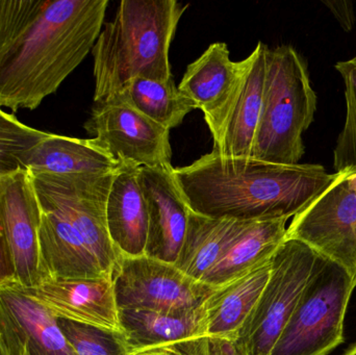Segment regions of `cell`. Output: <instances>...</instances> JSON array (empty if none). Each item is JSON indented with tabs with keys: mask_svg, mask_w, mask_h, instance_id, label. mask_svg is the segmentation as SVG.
<instances>
[{
	"mask_svg": "<svg viewBox=\"0 0 356 355\" xmlns=\"http://www.w3.org/2000/svg\"><path fill=\"white\" fill-rule=\"evenodd\" d=\"M317 252L286 239L272 256L269 279L236 342L240 355H269L309 281Z\"/></svg>",
	"mask_w": 356,
	"mask_h": 355,
	"instance_id": "6",
	"label": "cell"
},
{
	"mask_svg": "<svg viewBox=\"0 0 356 355\" xmlns=\"http://www.w3.org/2000/svg\"><path fill=\"white\" fill-rule=\"evenodd\" d=\"M112 281L118 310L168 315L193 312L217 288L191 279L175 265L147 256H120Z\"/></svg>",
	"mask_w": 356,
	"mask_h": 355,
	"instance_id": "7",
	"label": "cell"
},
{
	"mask_svg": "<svg viewBox=\"0 0 356 355\" xmlns=\"http://www.w3.org/2000/svg\"><path fill=\"white\" fill-rule=\"evenodd\" d=\"M344 355H356V345L353 346V348L348 350Z\"/></svg>",
	"mask_w": 356,
	"mask_h": 355,
	"instance_id": "32",
	"label": "cell"
},
{
	"mask_svg": "<svg viewBox=\"0 0 356 355\" xmlns=\"http://www.w3.org/2000/svg\"><path fill=\"white\" fill-rule=\"evenodd\" d=\"M94 143L120 164L172 167L170 131L117 99L95 104L86 122Z\"/></svg>",
	"mask_w": 356,
	"mask_h": 355,
	"instance_id": "9",
	"label": "cell"
},
{
	"mask_svg": "<svg viewBox=\"0 0 356 355\" xmlns=\"http://www.w3.org/2000/svg\"><path fill=\"white\" fill-rule=\"evenodd\" d=\"M347 183H348L349 188H350L351 190L356 191V171L347 177Z\"/></svg>",
	"mask_w": 356,
	"mask_h": 355,
	"instance_id": "31",
	"label": "cell"
},
{
	"mask_svg": "<svg viewBox=\"0 0 356 355\" xmlns=\"http://www.w3.org/2000/svg\"><path fill=\"white\" fill-rule=\"evenodd\" d=\"M58 324L77 355H131L124 333L62 318Z\"/></svg>",
	"mask_w": 356,
	"mask_h": 355,
	"instance_id": "27",
	"label": "cell"
},
{
	"mask_svg": "<svg viewBox=\"0 0 356 355\" xmlns=\"http://www.w3.org/2000/svg\"><path fill=\"white\" fill-rule=\"evenodd\" d=\"M49 133L25 125L0 108V175L25 168L29 152Z\"/></svg>",
	"mask_w": 356,
	"mask_h": 355,
	"instance_id": "25",
	"label": "cell"
},
{
	"mask_svg": "<svg viewBox=\"0 0 356 355\" xmlns=\"http://www.w3.org/2000/svg\"><path fill=\"white\" fill-rule=\"evenodd\" d=\"M341 172L337 181L302 212L293 217L286 239L302 242L342 265L356 283V191Z\"/></svg>",
	"mask_w": 356,
	"mask_h": 355,
	"instance_id": "10",
	"label": "cell"
},
{
	"mask_svg": "<svg viewBox=\"0 0 356 355\" xmlns=\"http://www.w3.org/2000/svg\"><path fill=\"white\" fill-rule=\"evenodd\" d=\"M113 175L114 173L100 176L33 174L39 201L58 210L69 221L110 279L120 258L106 224V200Z\"/></svg>",
	"mask_w": 356,
	"mask_h": 355,
	"instance_id": "8",
	"label": "cell"
},
{
	"mask_svg": "<svg viewBox=\"0 0 356 355\" xmlns=\"http://www.w3.org/2000/svg\"><path fill=\"white\" fill-rule=\"evenodd\" d=\"M40 202V201H39ZM42 281L110 279L76 229L58 210L41 204Z\"/></svg>",
	"mask_w": 356,
	"mask_h": 355,
	"instance_id": "17",
	"label": "cell"
},
{
	"mask_svg": "<svg viewBox=\"0 0 356 355\" xmlns=\"http://www.w3.org/2000/svg\"><path fill=\"white\" fill-rule=\"evenodd\" d=\"M173 176L193 213L238 221L290 219L327 190L339 173L318 164L280 165L209 154Z\"/></svg>",
	"mask_w": 356,
	"mask_h": 355,
	"instance_id": "2",
	"label": "cell"
},
{
	"mask_svg": "<svg viewBox=\"0 0 356 355\" xmlns=\"http://www.w3.org/2000/svg\"><path fill=\"white\" fill-rule=\"evenodd\" d=\"M350 273L317 254L309 281L269 355H327L344 342V319L353 290Z\"/></svg>",
	"mask_w": 356,
	"mask_h": 355,
	"instance_id": "5",
	"label": "cell"
},
{
	"mask_svg": "<svg viewBox=\"0 0 356 355\" xmlns=\"http://www.w3.org/2000/svg\"><path fill=\"white\" fill-rule=\"evenodd\" d=\"M111 99L129 104L169 131L181 125L184 117L195 110L192 102L178 90L175 79L160 81L136 77Z\"/></svg>",
	"mask_w": 356,
	"mask_h": 355,
	"instance_id": "24",
	"label": "cell"
},
{
	"mask_svg": "<svg viewBox=\"0 0 356 355\" xmlns=\"http://www.w3.org/2000/svg\"><path fill=\"white\" fill-rule=\"evenodd\" d=\"M22 289L56 318L124 333L112 279H47L37 287Z\"/></svg>",
	"mask_w": 356,
	"mask_h": 355,
	"instance_id": "16",
	"label": "cell"
},
{
	"mask_svg": "<svg viewBox=\"0 0 356 355\" xmlns=\"http://www.w3.org/2000/svg\"><path fill=\"white\" fill-rule=\"evenodd\" d=\"M307 62L291 45L269 48L263 106L251 158L280 165L299 164L303 133L317 110Z\"/></svg>",
	"mask_w": 356,
	"mask_h": 355,
	"instance_id": "4",
	"label": "cell"
},
{
	"mask_svg": "<svg viewBox=\"0 0 356 355\" xmlns=\"http://www.w3.org/2000/svg\"><path fill=\"white\" fill-rule=\"evenodd\" d=\"M240 62L230 58L227 44L216 42L191 63L178 90L204 117L219 110L229 97L238 81Z\"/></svg>",
	"mask_w": 356,
	"mask_h": 355,
	"instance_id": "22",
	"label": "cell"
},
{
	"mask_svg": "<svg viewBox=\"0 0 356 355\" xmlns=\"http://www.w3.org/2000/svg\"><path fill=\"white\" fill-rule=\"evenodd\" d=\"M173 166L140 167V183L148 210L145 256L175 265L188 229L190 208L180 194Z\"/></svg>",
	"mask_w": 356,
	"mask_h": 355,
	"instance_id": "15",
	"label": "cell"
},
{
	"mask_svg": "<svg viewBox=\"0 0 356 355\" xmlns=\"http://www.w3.org/2000/svg\"><path fill=\"white\" fill-rule=\"evenodd\" d=\"M140 167L121 164L113 175L108 200V235L120 256H145L148 210L140 183Z\"/></svg>",
	"mask_w": 356,
	"mask_h": 355,
	"instance_id": "18",
	"label": "cell"
},
{
	"mask_svg": "<svg viewBox=\"0 0 356 355\" xmlns=\"http://www.w3.org/2000/svg\"><path fill=\"white\" fill-rule=\"evenodd\" d=\"M355 243H356V229H355Z\"/></svg>",
	"mask_w": 356,
	"mask_h": 355,
	"instance_id": "34",
	"label": "cell"
},
{
	"mask_svg": "<svg viewBox=\"0 0 356 355\" xmlns=\"http://www.w3.org/2000/svg\"><path fill=\"white\" fill-rule=\"evenodd\" d=\"M41 206L27 168L0 175V231L14 266V281L31 289L42 283Z\"/></svg>",
	"mask_w": 356,
	"mask_h": 355,
	"instance_id": "11",
	"label": "cell"
},
{
	"mask_svg": "<svg viewBox=\"0 0 356 355\" xmlns=\"http://www.w3.org/2000/svg\"><path fill=\"white\" fill-rule=\"evenodd\" d=\"M14 266H13L10 254H8L6 242H4L1 231H0V285L8 283V281H14Z\"/></svg>",
	"mask_w": 356,
	"mask_h": 355,
	"instance_id": "29",
	"label": "cell"
},
{
	"mask_svg": "<svg viewBox=\"0 0 356 355\" xmlns=\"http://www.w3.org/2000/svg\"><path fill=\"white\" fill-rule=\"evenodd\" d=\"M108 0H0V108L35 110L92 51Z\"/></svg>",
	"mask_w": 356,
	"mask_h": 355,
	"instance_id": "1",
	"label": "cell"
},
{
	"mask_svg": "<svg viewBox=\"0 0 356 355\" xmlns=\"http://www.w3.org/2000/svg\"><path fill=\"white\" fill-rule=\"evenodd\" d=\"M345 31H353L355 23V10L350 1H323Z\"/></svg>",
	"mask_w": 356,
	"mask_h": 355,
	"instance_id": "28",
	"label": "cell"
},
{
	"mask_svg": "<svg viewBox=\"0 0 356 355\" xmlns=\"http://www.w3.org/2000/svg\"><path fill=\"white\" fill-rule=\"evenodd\" d=\"M286 221H244L202 283L219 287L270 260L286 241Z\"/></svg>",
	"mask_w": 356,
	"mask_h": 355,
	"instance_id": "21",
	"label": "cell"
},
{
	"mask_svg": "<svg viewBox=\"0 0 356 355\" xmlns=\"http://www.w3.org/2000/svg\"><path fill=\"white\" fill-rule=\"evenodd\" d=\"M271 262L272 258L219 286L201 304L207 333L211 339L228 344L236 350L238 333L269 279Z\"/></svg>",
	"mask_w": 356,
	"mask_h": 355,
	"instance_id": "19",
	"label": "cell"
},
{
	"mask_svg": "<svg viewBox=\"0 0 356 355\" xmlns=\"http://www.w3.org/2000/svg\"><path fill=\"white\" fill-rule=\"evenodd\" d=\"M268 50V45L259 42L250 56L241 60L229 97L215 114L204 117L213 137V154L251 158L263 106Z\"/></svg>",
	"mask_w": 356,
	"mask_h": 355,
	"instance_id": "12",
	"label": "cell"
},
{
	"mask_svg": "<svg viewBox=\"0 0 356 355\" xmlns=\"http://www.w3.org/2000/svg\"><path fill=\"white\" fill-rule=\"evenodd\" d=\"M177 0H122L92 49L94 102L118 95L136 77L173 79L170 47L188 8Z\"/></svg>",
	"mask_w": 356,
	"mask_h": 355,
	"instance_id": "3",
	"label": "cell"
},
{
	"mask_svg": "<svg viewBox=\"0 0 356 355\" xmlns=\"http://www.w3.org/2000/svg\"><path fill=\"white\" fill-rule=\"evenodd\" d=\"M131 355H173L169 354V352H164V350L161 349H147L143 350V352H136V354H133Z\"/></svg>",
	"mask_w": 356,
	"mask_h": 355,
	"instance_id": "30",
	"label": "cell"
},
{
	"mask_svg": "<svg viewBox=\"0 0 356 355\" xmlns=\"http://www.w3.org/2000/svg\"><path fill=\"white\" fill-rule=\"evenodd\" d=\"M92 139L49 133L27 156L25 168L33 174L52 176H100L120 166Z\"/></svg>",
	"mask_w": 356,
	"mask_h": 355,
	"instance_id": "20",
	"label": "cell"
},
{
	"mask_svg": "<svg viewBox=\"0 0 356 355\" xmlns=\"http://www.w3.org/2000/svg\"><path fill=\"white\" fill-rule=\"evenodd\" d=\"M243 223L209 218L190 210L186 237L175 266L191 279L202 281Z\"/></svg>",
	"mask_w": 356,
	"mask_h": 355,
	"instance_id": "23",
	"label": "cell"
},
{
	"mask_svg": "<svg viewBox=\"0 0 356 355\" xmlns=\"http://www.w3.org/2000/svg\"><path fill=\"white\" fill-rule=\"evenodd\" d=\"M0 341L8 355H77L58 318L15 281L0 285Z\"/></svg>",
	"mask_w": 356,
	"mask_h": 355,
	"instance_id": "14",
	"label": "cell"
},
{
	"mask_svg": "<svg viewBox=\"0 0 356 355\" xmlns=\"http://www.w3.org/2000/svg\"><path fill=\"white\" fill-rule=\"evenodd\" d=\"M345 85L346 116L344 126L337 140L334 150L336 173H355L356 171V54L334 66Z\"/></svg>",
	"mask_w": 356,
	"mask_h": 355,
	"instance_id": "26",
	"label": "cell"
},
{
	"mask_svg": "<svg viewBox=\"0 0 356 355\" xmlns=\"http://www.w3.org/2000/svg\"><path fill=\"white\" fill-rule=\"evenodd\" d=\"M0 355H8L6 354V350H4L3 345H2L1 341H0Z\"/></svg>",
	"mask_w": 356,
	"mask_h": 355,
	"instance_id": "33",
	"label": "cell"
},
{
	"mask_svg": "<svg viewBox=\"0 0 356 355\" xmlns=\"http://www.w3.org/2000/svg\"><path fill=\"white\" fill-rule=\"evenodd\" d=\"M131 355L161 349L173 355H240L232 346L211 339L202 308L184 315L145 310H119Z\"/></svg>",
	"mask_w": 356,
	"mask_h": 355,
	"instance_id": "13",
	"label": "cell"
}]
</instances>
